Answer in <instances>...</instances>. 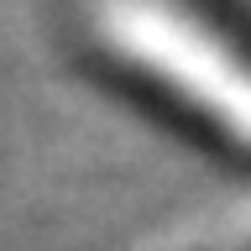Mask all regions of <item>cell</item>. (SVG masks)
<instances>
[{
  "instance_id": "obj_1",
  "label": "cell",
  "mask_w": 251,
  "mask_h": 251,
  "mask_svg": "<svg viewBox=\"0 0 251 251\" xmlns=\"http://www.w3.org/2000/svg\"><path fill=\"white\" fill-rule=\"evenodd\" d=\"M110 37L157 78L194 100L204 115H215L230 136L251 147V68L199 21L178 16L157 0H115L110 5Z\"/></svg>"
}]
</instances>
